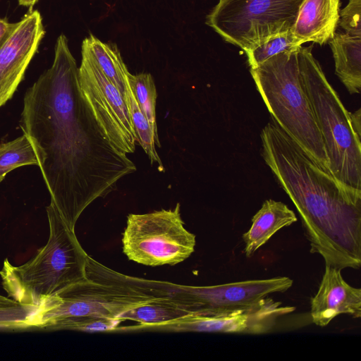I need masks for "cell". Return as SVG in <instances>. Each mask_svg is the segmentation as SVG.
<instances>
[{"label":"cell","mask_w":361,"mask_h":361,"mask_svg":"<svg viewBox=\"0 0 361 361\" xmlns=\"http://www.w3.org/2000/svg\"><path fill=\"white\" fill-rule=\"evenodd\" d=\"M17 23H10L0 18V48L13 31Z\"/></svg>","instance_id":"484cf974"},{"label":"cell","mask_w":361,"mask_h":361,"mask_svg":"<svg viewBox=\"0 0 361 361\" xmlns=\"http://www.w3.org/2000/svg\"><path fill=\"white\" fill-rule=\"evenodd\" d=\"M44 34L39 12L31 9L0 48V107L12 98Z\"/></svg>","instance_id":"7c38bea8"},{"label":"cell","mask_w":361,"mask_h":361,"mask_svg":"<svg viewBox=\"0 0 361 361\" xmlns=\"http://www.w3.org/2000/svg\"><path fill=\"white\" fill-rule=\"evenodd\" d=\"M296 221L295 213L285 204L273 200H266L252 218L250 229L242 235L246 257H252L274 233Z\"/></svg>","instance_id":"9a60e30c"},{"label":"cell","mask_w":361,"mask_h":361,"mask_svg":"<svg viewBox=\"0 0 361 361\" xmlns=\"http://www.w3.org/2000/svg\"><path fill=\"white\" fill-rule=\"evenodd\" d=\"M36 308L0 295V328L27 329V321Z\"/></svg>","instance_id":"603a6c76"},{"label":"cell","mask_w":361,"mask_h":361,"mask_svg":"<svg viewBox=\"0 0 361 361\" xmlns=\"http://www.w3.org/2000/svg\"><path fill=\"white\" fill-rule=\"evenodd\" d=\"M81 53L91 59L106 78L118 89L127 104L131 93L128 83L130 73L117 47L103 42L93 35H90L82 41Z\"/></svg>","instance_id":"2e32d148"},{"label":"cell","mask_w":361,"mask_h":361,"mask_svg":"<svg viewBox=\"0 0 361 361\" xmlns=\"http://www.w3.org/2000/svg\"><path fill=\"white\" fill-rule=\"evenodd\" d=\"M190 314L177 303L171 295L136 306L122 314L121 322L130 320L138 323L131 330L145 331L146 329L163 324Z\"/></svg>","instance_id":"ac0fdd59"},{"label":"cell","mask_w":361,"mask_h":361,"mask_svg":"<svg viewBox=\"0 0 361 361\" xmlns=\"http://www.w3.org/2000/svg\"><path fill=\"white\" fill-rule=\"evenodd\" d=\"M20 126L32 142L51 202L72 231L87 206L136 171L92 114L63 34L51 66L25 92Z\"/></svg>","instance_id":"6da1fadb"},{"label":"cell","mask_w":361,"mask_h":361,"mask_svg":"<svg viewBox=\"0 0 361 361\" xmlns=\"http://www.w3.org/2000/svg\"><path fill=\"white\" fill-rule=\"evenodd\" d=\"M293 282L279 276L208 286L175 284L171 298L190 313L225 315L251 309L270 294L284 293Z\"/></svg>","instance_id":"9c48e42d"},{"label":"cell","mask_w":361,"mask_h":361,"mask_svg":"<svg viewBox=\"0 0 361 361\" xmlns=\"http://www.w3.org/2000/svg\"><path fill=\"white\" fill-rule=\"evenodd\" d=\"M361 0H349L346 6L340 10L339 25L345 33L361 36Z\"/></svg>","instance_id":"d4e9b609"},{"label":"cell","mask_w":361,"mask_h":361,"mask_svg":"<svg viewBox=\"0 0 361 361\" xmlns=\"http://www.w3.org/2000/svg\"><path fill=\"white\" fill-rule=\"evenodd\" d=\"M341 269L325 265L319 289L310 300L312 322L325 326L341 314L361 317V288H354L343 279Z\"/></svg>","instance_id":"4fadbf2b"},{"label":"cell","mask_w":361,"mask_h":361,"mask_svg":"<svg viewBox=\"0 0 361 361\" xmlns=\"http://www.w3.org/2000/svg\"><path fill=\"white\" fill-rule=\"evenodd\" d=\"M78 81L92 114L112 145L123 153H133L137 136L123 96L94 63L82 54Z\"/></svg>","instance_id":"30bf717a"},{"label":"cell","mask_w":361,"mask_h":361,"mask_svg":"<svg viewBox=\"0 0 361 361\" xmlns=\"http://www.w3.org/2000/svg\"><path fill=\"white\" fill-rule=\"evenodd\" d=\"M295 308L283 306L267 297L246 311L225 315L190 313L169 322L149 327L147 331L262 334L270 332L279 318Z\"/></svg>","instance_id":"8fae6325"},{"label":"cell","mask_w":361,"mask_h":361,"mask_svg":"<svg viewBox=\"0 0 361 361\" xmlns=\"http://www.w3.org/2000/svg\"><path fill=\"white\" fill-rule=\"evenodd\" d=\"M120 322L116 319H85L59 324L54 330L68 329L90 333L109 331L117 330Z\"/></svg>","instance_id":"cb8c5ba5"},{"label":"cell","mask_w":361,"mask_h":361,"mask_svg":"<svg viewBox=\"0 0 361 361\" xmlns=\"http://www.w3.org/2000/svg\"><path fill=\"white\" fill-rule=\"evenodd\" d=\"M340 6V0H303L290 29L294 45L329 42L338 25Z\"/></svg>","instance_id":"5bb4252c"},{"label":"cell","mask_w":361,"mask_h":361,"mask_svg":"<svg viewBox=\"0 0 361 361\" xmlns=\"http://www.w3.org/2000/svg\"><path fill=\"white\" fill-rule=\"evenodd\" d=\"M128 83L133 95L142 112L151 125L154 133H157L156 120L157 90L150 73H141L128 75Z\"/></svg>","instance_id":"44dd1931"},{"label":"cell","mask_w":361,"mask_h":361,"mask_svg":"<svg viewBox=\"0 0 361 361\" xmlns=\"http://www.w3.org/2000/svg\"><path fill=\"white\" fill-rule=\"evenodd\" d=\"M312 49V46L299 47L301 80L322 138L329 171L344 185L361 190L360 137Z\"/></svg>","instance_id":"8992f818"},{"label":"cell","mask_w":361,"mask_h":361,"mask_svg":"<svg viewBox=\"0 0 361 361\" xmlns=\"http://www.w3.org/2000/svg\"><path fill=\"white\" fill-rule=\"evenodd\" d=\"M299 47V46H298ZM290 30L272 36L245 51L250 68H255L271 57L296 48Z\"/></svg>","instance_id":"7402d4cb"},{"label":"cell","mask_w":361,"mask_h":361,"mask_svg":"<svg viewBox=\"0 0 361 361\" xmlns=\"http://www.w3.org/2000/svg\"><path fill=\"white\" fill-rule=\"evenodd\" d=\"M360 109L354 113L350 112V119L354 132L358 137L361 135Z\"/></svg>","instance_id":"4316f807"},{"label":"cell","mask_w":361,"mask_h":361,"mask_svg":"<svg viewBox=\"0 0 361 361\" xmlns=\"http://www.w3.org/2000/svg\"><path fill=\"white\" fill-rule=\"evenodd\" d=\"M47 243L26 263L5 259L0 276L8 296L37 307L49 297L85 278L88 256L52 202L46 208Z\"/></svg>","instance_id":"277c9868"},{"label":"cell","mask_w":361,"mask_h":361,"mask_svg":"<svg viewBox=\"0 0 361 361\" xmlns=\"http://www.w3.org/2000/svg\"><path fill=\"white\" fill-rule=\"evenodd\" d=\"M174 286L121 274L88 256L85 278L40 304L30 317L27 329H54L85 319H119L136 306L170 296Z\"/></svg>","instance_id":"3957f363"},{"label":"cell","mask_w":361,"mask_h":361,"mask_svg":"<svg viewBox=\"0 0 361 361\" xmlns=\"http://www.w3.org/2000/svg\"><path fill=\"white\" fill-rule=\"evenodd\" d=\"M122 243L130 260L150 267L173 266L193 253L196 237L185 228L177 203L173 209L130 214Z\"/></svg>","instance_id":"ba28073f"},{"label":"cell","mask_w":361,"mask_h":361,"mask_svg":"<svg viewBox=\"0 0 361 361\" xmlns=\"http://www.w3.org/2000/svg\"><path fill=\"white\" fill-rule=\"evenodd\" d=\"M336 73L350 94L361 88V36L335 32L329 41Z\"/></svg>","instance_id":"e0dca14e"},{"label":"cell","mask_w":361,"mask_h":361,"mask_svg":"<svg viewBox=\"0 0 361 361\" xmlns=\"http://www.w3.org/2000/svg\"><path fill=\"white\" fill-rule=\"evenodd\" d=\"M303 0H219L206 24L245 52L290 30Z\"/></svg>","instance_id":"52a82bcc"},{"label":"cell","mask_w":361,"mask_h":361,"mask_svg":"<svg viewBox=\"0 0 361 361\" xmlns=\"http://www.w3.org/2000/svg\"><path fill=\"white\" fill-rule=\"evenodd\" d=\"M127 105L137 136V141L147 154L151 164L157 163L159 171H163V164L155 148V145L161 147L159 137L154 133L132 92L130 94Z\"/></svg>","instance_id":"ffe728a7"},{"label":"cell","mask_w":361,"mask_h":361,"mask_svg":"<svg viewBox=\"0 0 361 361\" xmlns=\"http://www.w3.org/2000/svg\"><path fill=\"white\" fill-rule=\"evenodd\" d=\"M299 47L250 68V73L272 120L329 171L322 138L302 83Z\"/></svg>","instance_id":"5b68a950"},{"label":"cell","mask_w":361,"mask_h":361,"mask_svg":"<svg viewBox=\"0 0 361 361\" xmlns=\"http://www.w3.org/2000/svg\"><path fill=\"white\" fill-rule=\"evenodd\" d=\"M262 154L295 204L310 252L341 270L361 266V190L344 185L276 123L261 132Z\"/></svg>","instance_id":"7a4b0ae2"},{"label":"cell","mask_w":361,"mask_h":361,"mask_svg":"<svg viewBox=\"0 0 361 361\" xmlns=\"http://www.w3.org/2000/svg\"><path fill=\"white\" fill-rule=\"evenodd\" d=\"M37 1L38 0H18V3L20 6L30 7V10Z\"/></svg>","instance_id":"83f0119b"},{"label":"cell","mask_w":361,"mask_h":361,"mask_svg":"<svg viewBox=\"0 0 361 361\" xmlns=\"http://www.w3.org/2000/svg\"><path fill=\"white\" fill-rule=\"evenodd\" d=\"M28 165H39L32 142L23 133L13 140L0 144V183L13 169Z\"/></svg>","instance_id":"d6986e66"}]
</instances>
